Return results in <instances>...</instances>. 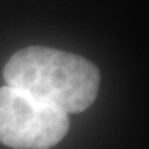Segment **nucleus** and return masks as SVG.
I'll return each mask as SVG.
<instances>
[{
  "mask_svg": "<svg viewBox=\"0 0 149 149\" xmlns=\"http://www.w3.org/2000/svg\"><path fill=\"white\" fill-rule=\"evenodd\" d=\"M65 112L10 86L0 87V142L14 149H48L68 133Z\"/></svg>",
  "mask_w": 149,
  "mask_h": 149,
  "instance_id": "f03ea898",
  "label": "nucleus"
},
{
  "mask_svg": "<svg viewBox=\"0 0 149 149\" xmlns=\"http://www.w3.org/2000/svg\"><path fill=\"white\" fill-rule=\"evenodd\" d=\"M3 76L7 86L66 115L91 107L101 80L95 65L83 57L39 46L14 54Z\"/></svg>",
  "mask_w": 149,
  "mask_h": 149,
  "instance_id": "f257e3e1",
  "label": "nucleus"
}]
</instances>
